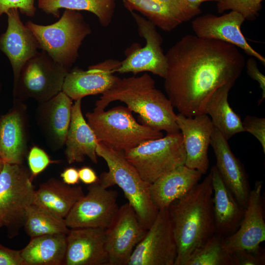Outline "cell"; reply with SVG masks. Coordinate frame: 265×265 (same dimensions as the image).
I'll use <instances>...</instances> for the list:
<instances>
[{"label": "cell", "instance_id": "obj_1", "mask_svg": "<svg viewBox=\"0 0 265 265\" xmlns=\"http://www.w3.org/2000/svg\"><path fill=\"white\" fill-rule=\"evenodd\" d=\"M165 56L167 97L179 113L187 117L205 114L213 93L224 84H234L245 65L236 46L191 34L181 38Z\"/></svg>", "mask_w": 265, "mask_h": 265}, {"label": "cell", "instance_id": "obj_2", "mask_svg": "<svg viewBox=\"0 0 265 265\" xmlns=\"http://www.w3.org/2000/svg\"><path fill=\"white\" fill-rule=\"evenodd\" d=\"M212 173L168 207L177 247L175 265H185L195 249L214 234Z\"/></svg>", "mask_w": 265, "mask_h": 265}, {"label": "cell", "instance_id": "obj_3", "mask_svg": "<svg viewBox=\"0 0 265 265\" xmlns=\"http://www.w3.org/2000/svg\"><path fill=\"white\" fill-rule=\"evenodd\" d=\"M125 103L139 114L143 124L167 133L180 132L177 114L171 102L156 88L154 80L147 73L120 79L96 102L95 110H103L111 102Z\"/></svg>", "mask_w": 265, "mask_h": 265}, {"label": "cell", "instance_id": "obj_4", "mask_svg": "<svg viewBox=\"0 0 265 265\" xmlns=\"http://www.w3.org/2000/svg\"><path fill=\"white\" fill-rule=\"evenodd\" d=\"M96 154L104 159L108 167V171L102 173L99 178V183L106 188L118 186L133 208L141 222L148 229L159 212L151 198L150 184L141 177L127 159L124 152L99 142Z\"/></svg>", "mask_w": 265, "mask_h": 265}, {"label": "cell", "instance_id": "obj_5", "mask_svg": "<svg viewBox=\"0 0 265 265\" xmlns=\"http://www.w3.org/2000/svg\"><path fill=\"white\" fill-rule=\"evenodd\" d=\"M26 25L35 36L39 49L69 69L78 58L83 41L92 32L79 11L67 9L53 24L42 25L28 21Z\"/></svg>", "mask_w": 265, "mask_h": 265}, {"label": "cell", "instance_id": "obj_6", "mask_svg": "<svg viewBox=\"0 0 265 265\" xmlns=\"http://www.w3.org/2000/svg\"><path fill=\"white\" fill-rule=\"evenodd\" d=\"M87 122L99 142L125 152L146 141L163 136L161 131L140 124L127 106L86 113Z\"/></svg>", "mask_w": 265, "mask_h": 265}, {"label": "cell", "instance_id": "obj_7", "mask_svg": "<svg viewBox=\"0 0 265 265\" xmlns=\"http://www.w3.org/2000/svg\"><path fill=\"white\" fill-rule=\"evenodd\" d=\"M31 173L22 164L4 162L0 172V223L10 238L24 227L35 192Z\"/></svg>", "mask_w": 265, "mask_h": 265}, {"label": "cell", "instance_id": "obj_8", "mask_svg": "<svg viewBox=\"0 0 265 265\" xmlns=\"http://www.w3.org/2000/svg\"><path fill=\"white\" fill-rule=\"evenodd\" d=\"M141 177L152 184L176 167L184 165L186 152L180 132L142 143L124 152Z\"/></svg>", "mask_w": 265, "mask_h": 265}, {"label": "cell", "instance_id": "obj_9", "mask_svg": "<svg viewBox=\"0 0 265 265\" xmlns=\"http://www.w3.org/2000/svg\"><path fill=\"white\" fill-rule=\"evenodd\" d=\"M69 71L45 51L38 52L22 67L13 86L14 97L21 102L28 98L39 103L48 101L62 91Z\"/></svg>", "mask_w": 265, "mask_h": 265}, {"label": "cell", "instance_id": "obj_10", "mask_svg": "<svg viewBox=\"0 0 265 265\" xmlns=\"http://www.w3.org/2000/svg\"><path fill=\"white\" fill-rule=\"evenodd\" d=\"M177 255L168 208L157 217L136 245L128 265H175Z\"/></svg>", "mask_w": 265, "mask_h": 265}, {"label": "cell", "instance_id": "obj_11", "mask_svg": "<svg viewBox=\"0 0 265 265\" xmlns=\"http://www.w3.org/2000/svg\"><path fill=\"white\" fill-rule=\"evenodd\" d=\"M117 198L116 190L104 187L98 181L89 185L86 194L76 203L64 218L66 224L69 229H106L118 210Z\"/></svg>", "mask_w": 265, "mask_h": 265}, {"label": "cell", "instance_id": "obj_12", "mask_svg": "<svg viewBox=\"0 0 265 265\" xmlns=\"http://www.w3.org/2000/svg\"><path fill=\"white\" fill-rule=\"evenodd\" d=\"M147 230L129 202L119 207L105 229L108 265H128L134 249Z\"/></svg>", "mask_w": 265, "mask_h": 265}, {"label": "cell", "instance_id": "obj_13", "mask_svg": "<svg viewBox=\"0 0 265 265\" xmlns=\"http://www.w3.org/2000/svg\"><path fill=\"white\" fill-rule=\"evenodd\" d=\"M137 25L139 35L146 41L145 45L128 54L121 61L117 72L120 74L149 72L163 79L165 77L167 64L161 45L162 38L151 21L133 11L131 12Z\"/></svg>", "mask_w": 265, "mask_h": 265}, {"label": "cell", "instance_id": "obj_14", "mask_svg": "<svg viewBox=\"0 0 265 265\" xmlns=\"http://www.w3.org/2000/svg\"><path fill=\"white\" fill-rule=\"evenodd\" d=\"M263 182H256L251 189L244 215L238 229L224 238V246L229 252L256 251L265 240V222L262 190Z\"/></svg>", "mask_w": 265, "mask_h": 265}, {"label": "cell", "instance_id": "obj_15", "mask_svg": "<svg viewBox=\"0 0 265 265\" xmlns=\"http://www.w3.org/2000/svg\"><path fill=\"white\" fill-rule=\"evenodd\" d=\"M121 61L108 59L91 65L87 70L76 68L68 72L62 91L72 100L92 95L103 94L111 88L120 78L114 75Z\"/></svg>", "mask_w": 265, "mask_h": 265}, {"label": "cell", "instance_id": "obj_16", "mask_svg": "<svg viewBox=\"0 0 265 265\" xmlns=\"http://www.w3.org/2000/svg\"><path fill=\"white\" fill-rule=\"evenodd\" d=\"M244 21L240 14L231 11L220 16L212 14L197 16L191 22V26L197 37L231 44L265 65V58L250 46L241 31Z\"/></svg>", "mask_w": 265, "mask_h": 265}, {"label": "cell", "instance_id": "obj_17", "mask_svg": "<svg viewBox=\"0 0 265 265\" xmlns=\"http://www.w3.org/2000/svg\"><path fill=\"white\" fill-rule=\"evenodd\" d=\"M176 121L186 152L185 165L206 174L209 166L208 150L214 128L210 117L206 114L187 117L178 113Z\"/></svg>", "mask_w": 265, "mask_h": 265}, {"label": "cell", "instance_id": "obj_18", "mask_svg": "<svg viewBox=\"0 0 265 265\" xmlns=\"http://www.w3.org/2000/svg\"><path fill=\"white\" fill-rule=\"evenodd\" d=\"M19 12L17 8L7 11V27L0 35V50L7 57L11 65L13 86L16 84L24 64L38 53L39 49L35 36L21 21Z\"/></svg>", "mask_w": 265, "mask_h": 265}, {"label": "cell", "instance_id": "obj_19", "mask_svg": "<svg viewBox=\"0 0 265 265\" xmlns=\"http://www.w3.org/2000/svg\"><path fill=\"white\" fill-rule=\"evenodd\" d=\"M64 265H108L105 229H70Z\"/></svg>", "mask_w": 265, "mask_h": 265}, {"label": "cell", "instance_id": "obj_20", "mask_svg": "<svg viewBox=\"0 0 265 265\" xmlns=\"http://www.w3.org/2000/svg\"><path fill=\"white\" fill-rule=\"evenodd\" d=\"M15 101L0 118V157L4 162L21 164L27 152V112L22 102Z\"/></svg>", "mask_w": 265, "mask_h": 265}, {"label": "cell", "instance_id": "obj_21", "mask_svg": "<svg viewBox=\"0 0 265 265\" xmlns=\"http://www.w3.org/2000/svg\"><path fill=\"white\" fill-rule=\"evenodd\" d=\"M210 145L221 178L239 204L246 209L251 189L243 165L232 152L228 140L214 127Z\"/></svg>", "mask_w": 265, "mask_h": 265}, {"label": "cell", "instance_id": "obj_22", "mask_svg": "<svg viewBox=\"0 0 265 265\" xmlns=\"http://www.w3.org/2000/svg\"><path fill=\"white\" fill-rule=\"evenodd\" d=\"M213 188V211L215 233L226 238L239 228L245 209L236 200L221 178L215 165L211 169Z\"/></svg>", "mask_w": 265, "mask_h": 265}, {"label": "cell", "instance_id": "obj_23", "mask_svg": "<svg viewBox=\"0 0 265 265\" xmlns=\"http://www.w3.org/2000/svg\"><path fill=\"white\" fill-rule=\"evenodd\" d=\"M40 104L38 123L52 145L59 148L65 144L71 119L72 100L61 91Z\"/></svg>", "mask_w": 265, "mask_h": 265}, {"label": "cell", "instance_id": "obj_24", "mask_svg": "<svg viewBox=\"0 0 265 265\" xmlns=\"http://www.w3.org/2000/svg\"><path fill=\"white\" fill-rule=\"evenodd\" d=\"M202 175L199 171L184 164L162 175L150 186L154 206L158 211L168 208L198 183Z\"/></svg>", "mask_w": 265, "mask_h": 265}, {"label": "cell", "instance_id": "obj_25", "mask_svg": "<svg viewBox=\"0 0 265 265\" xmlns=\"http://www.w3.org/2000/svg\"><path fill=\"white\" fill-rule=\"evenodd\" d=\"M99 143L96 135L81 110V99L75 101L65 142V154L68 162H82L87 157L94 163L98 162L96 148Z\"/></svg>", "mask_w": 265, "mask_h": 265}, {"label": "cell", "instance_id": "obj_26", "mask_svg": "<svg viewBox=\"0 0 265 265\" xmlns=\"http://www.w3.org/2000/svg\"><path fill=\"white\" fill-rule=\"evenodd\" d=\"M84 195L81 186H72L52 178L35 190L33 203L64 219Z\"/></svg>", "mask_w": 265, "mask_h": 265}, {"label": "cell", "instance_id": "obj_27", "mask_svg": "<svg viewBox=\"0 0 265 265\" xmlns=\"http://www.w3.org/2000/svg\"><path fill=\"white\" fill-rule=\"evenodd\" d=\"M66 235L56 234L31 238L21 250L24 265H64Z\"/></svg>", "mask_w": 265, "mask_h": 265}, {"label": "cell", "instance_id": "obj_28", "mask_svg": "<svg viewBox=\"0 0 265 265\" xmlns=\"http://www.w3.org/2000/svg\"><path fill=\"white\" fill-rule=\"evenodd\" d=\"M130 11H137L156 26L171 31L191 18L176 4L163 0H122Z\"/></svg>", "mask_w": 265, "mask_h": 265}, {"label": "cell", "instance_id": "obj_29", "mask_svg": "<svg viewBox=\"0 0 265 265\" xmlns=\"http://www.w3.org/2000/svg\"><path fill=\"white\" fill-rule=\"evenodd\" d=\"M233 84H224L217 89L206 104L205 114L210 116L213 127L228 140L235 134L244 132L242 120L230 106L229 92Z\"/></svg>", "mask_w": 265, "mask_h": 265}, {"label": "cell", "instance_id": "obj_30", "mask_svg": "<svg viewBox=\"0 0 265 265\" xmlns=\"http://www.w3.org/2000/svg\"><path fill=\"white\" fill-rule=\"evenodd\" d=\"M116 0H38V7L48 15L58 18L59 9L87 11L95 14L104 27L111 23L115 12Z\"/></svg>", "mask_w": 265, "mask_h": 265}, {"label": "cell", "instance_id": "obj_31", "mask_svg": "<svg viewBox=\"0 0 265 265\" xmlns=\"http://www.w3.org/2000/svg\"><path fill=\"white\" fill-rule=\"evenodd\" d=\"M24 227L31 238L51 234L67 235L70 230L64 218L33 203L27 210Z\"/></svg>", "mask_w": 265, "mask_h": 265}, {"label": "cell", "instance_id": "obj_32", "mask_svg": "<svg viewBox=\"0 0 265 265\" xmlns=\"http://www.w3.org/2000/svg\"><path fill=\"white\" fill-rule=\"evenodd\" d=\"M224 238L215 233L194 250L185 265H235L232 252L224 246Z\"/></svg>", "mask_w": 265, "mask_h": 265}, {"label": "cell", "instance_id": "obj_33", "mask_svg": "<svg viewBox=\"0 0 265 265\" xmlns=\"http://www.w3.org/2000/svg\"><path fill=\"white\" fill-rule=\"evenodd\" d=\"M264 0H219L217 9L219 13L231 10L240 14L245 20L256 19Z\"/></svg>", "mask_w": 265, "mask_h": 265}, {"label": "cell", "instance_id": "obj_34", "mask_svg": "<svg viewBox=\"0 0 265 265\" xmlns=\"http://www.w3.org/2000/svg\"><path fill=\"white\" fill-rule=\"evenodd\" d=\"M27 161L33 179L51 163L57 162V161L51 160L47 153L38 146H33L30 149L27 155Z\"/></svg>", "mask_w": 265, "mask_h": 265}, {"label": "cell", "instance_id": "obj_35", "mask_svg": "<svg viewBox=\"0 0 265 265\" xmlns=\"http://www.w3.org/2000/svg\"><path fill=\"white\" fill-rule=\"evenodd\" d=\"M244 132L253 135L260 143L265 153V118L254 116H246L242 121Z\"/></svg>", "mask_w": 265, "mask_h": 265}, {"label": "cell", "instance_id": "obj_36", "mask_svg": "<svg viewBox=\"0 0 265 265\" xmlns=\"http://www.w3.org/2000/svg\"><path fill=\"white\" fill-rule=\"evenodd\" d=\"M235 265H264L265 251L261 248L256 251L246 250L232 252Z\"/></svg>", "mask_w": 265, "mask_h": 265}, {"label": "cell", "instance_id": "obj_37", "mask_svg": "<svg viewBox=\"0 0 265 265\" xmlns=\"http://www.w3.org/2000/svg\"><path fill=\"white\" fill-rule=\"evenodd\" d=\"M35 0H0V17L9 9L17 8L23 14L33 16L36 10Z\"/></svg>", "mask_w": 265, "mask_h": 265}, {"label": "cell", "instance_id": "obj_38", "mask_svg": "<svg viewBox=\"0 0 265 265\" xmlns=\"http://www.w3.org/2000/svg\"><path fill=\"white\" fill-rule=\"evenodd\" d=\"M247 73L253 80L258 82L262 90V97L258 101V105L263 101L265 98V76L259 69L256 60L251 57L246 62Z\"/></svg>", "mask_w": 265, "mask_h": 265}, {"label": "cell", "instance_id": "obj_39", "mask_svg": "<svg viewBox=\"0 0 265 265\" xmlns=\"http://www.w3.org/2000/svg\"><path fill=\"white\" fill-rule=\"evenodd\" d=\"M0 265H24L21 250L11 249L0 244Z\"/></svg>", "mask_w": 265, "mask_h": 265}, {"label": "cell", "instance_id": "obj_40", "mask_svg": "<svg viewBox=\"0 0 265 265\" xmlns=\"http://www.w3.org/2000/svg\"><path fill=\"white\" fill-rule=\"evenodd\" d=\"M80 180L86 185H91L98 181L95 171L90 167L83 166L78 169Z\"/></svg>", "mask_w": 265, "mask_h": 265}, {"label": "cell", "instance_id": "obj_41", "mask_svg": "<svg viewBox=\"0 0 265 265\" xmlns=\"http://www.w3.org/2000/svg\"><path fill=\"white\" fill-rule=\"evenodd\" d=\"M60 177L65 184L70 186L77 184L80 181L78 169L72 167L65 168Z\"/></svg>", "mask_w": 265, "mask_h": 265}, {"label": "cell", "instance_id": "obj_42", "mask_svg": "<svg viewBox=\"0 0 265 265\" xmlns=\"http://www.w3.org/2000/svg\"><path fill=\"white\" fill-rule=\"evenodd\" d=\"M189 5L195 8H200L202 3L208 1H218L219 0H186Z\"/></svg>", "mask_w": 265, "mask_h": 265}, {"label": "cell", "instance_id": "obj_43", "mask_svg": "<svg viewBox=\"0 0 265 265\" xmlns=\"http://www.w3.org/2000/svg\"><path fill=\"white\" fill-rule=\"evenodd\" d=\"M4 164V162L0 157V172L1 171Z\"/></svg>", "mask_w": 265, "mask_h": 265}, {"label": "cell", "instance_id": "obj_44", "mask_svg": "<svg viewBox=\"0 0 265 265\" xmlns=\"http://www.w3.org/2000/svg\"><path fill=\"white\" fill-rule=\"evenodd\" d=\"M1 227H2V226L1 224L0 223V228Z\"/></svg>", "mask_w": 265, "mask_h": 265}]
</instances>
